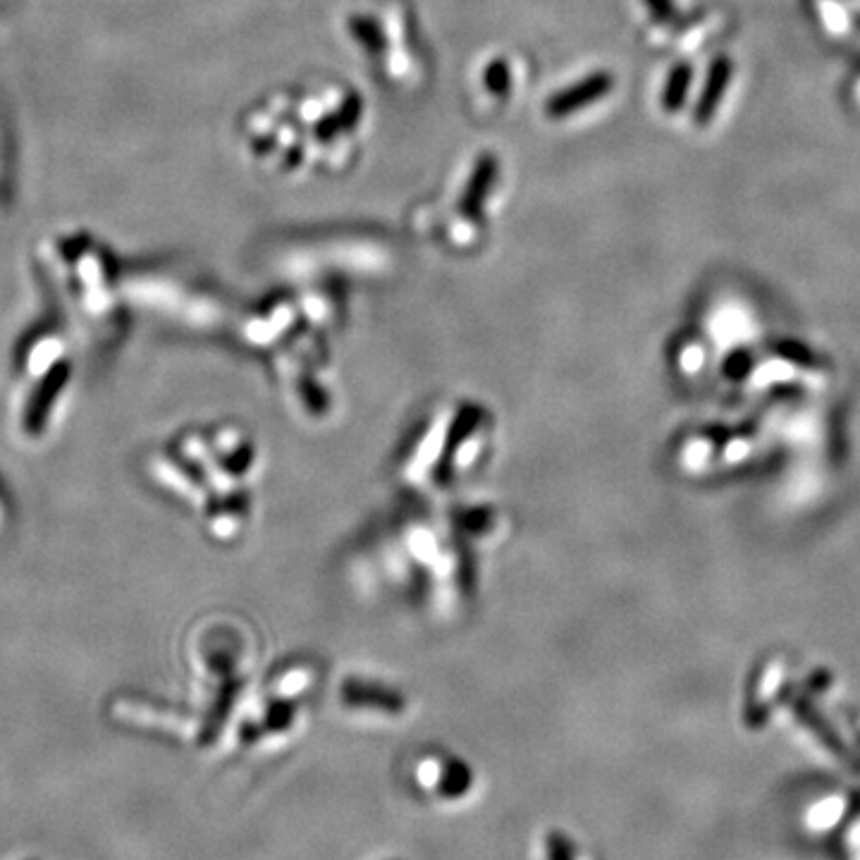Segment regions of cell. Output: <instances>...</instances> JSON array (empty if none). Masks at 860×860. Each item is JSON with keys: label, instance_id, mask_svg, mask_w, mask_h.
I'll return each instance as SVG.
<instances>
[{"label": "cell", "instance_id": "6da1fadb", "mask_svg": "<svg viewBox=\"0 0 860 860\" xmlns=\"http://www.w3.org/2000/svg\"><path fill=\"white\" fill-rule=\"evenodd\" d=\"M612 86L614 79L607 75V72H595V75L586 77L583 82L569 86V89L552 96L548 106H545V113H548L552 120L569 118L576 110H583L586 106H591V103H598L600 98H605L610 94Z\"/></svg>", "mask_w": 860, "mask_h": 860}, {"label": "cell", "instance_id": "7a4b0ae2", "mask_svg": "<svg viewBox=\"0 0 860 860\" xmlns=\"http://www.w3.org/2000/svg\"><path fill=\"white\" fill-rule=\"evenodd\" d=\"M497 175V158L493 153H485L473 165V172L469 177V182H466L464 196L462 201H459V211H462L466 218H478L483 211L485 199H488L490 189H493Z\"/></svg>", "mask_w": 860, "mask_h": 860}, {"label": "cell", "instance_id": "3957f363", "mask_svg": "<svg viewBox=\"0 0 860 860\" xmlns=\"http://www.w3.org/2000/svg\"><path fill=\"white\" fill-rule=\"evenodd\" d=\"M359 113H361V101L356 96H352L347 101V106H342V110L335 115L333 120H325L323 125L318 127V137H321V139H330L335 134L337 127L347 129V127L356 125V120H359Z\"/></svg>", "mask_w": 860, "mask_h": 860}, {"label": "cell", "instance_id": "277c9868", "mask_svg": "<svg viewBox=\"0 0 860 860\" xmlns=\"http://www.w3.org/2000/svg\"><path fill=\"white\" fill-rule=\"evenodd\" d=\"M688 82H691V70H688V67H677V70L669 75V82L665 89V108L674 110L681 106Z\"/></svg>", "mask_w": 860, "mask_h": 860}, {"label": "cell", "instance_id": "5b68a950", "mask_svg": "<svg viewBox=\"0 0 860 860\" xmlns=\"http://www.w3.org/2000/svg\"><path fill=\"white\" fill-rule=\"evenodd\" d=\"M509 67L505 60H493V63L488 65V70H485V86H488L490 94L495 96H505L509 91Z\"/></svg>", "mask_w": 860, "mask_h": 860}, {"label": "cell", "instance_id": "8992f818", "mask_svg": "<svg viewBox=\"0 0 860 860\" xmlns=\"http://www.w3.org/2000/svg\"><path fill=\"white\" fill-rule=\"evenodd\" d=\"M352 32L356 39H359V43H364L368 51H378V48L383 46V34H380L376 22L364 20V17H354Z\"/></svg>", "mask_w": 860, "mask_h": 860}, {"label": "cell", "instance_id": "52a82bcc", "mask_svg": "<svg viewBox=\"0 0 860 860\" xmlns=\"http://www.w3.org/2000/svg\"><path fill=\"white\" fill-rule=\"evenodd\" d=\"M645 3H648V8L655 12V15H660V17H665L669 10H672V5H669V0H645Z\"/></svg>", "mask_w": 860, "mask_h": 860}]
</instances>
